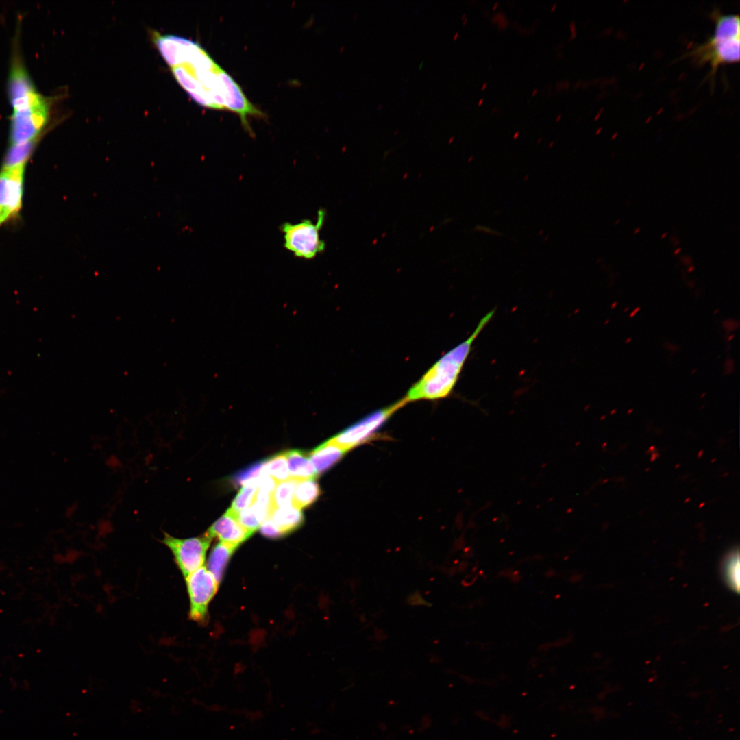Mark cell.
I'll return each mask as SVG.
<instances>
[{
  "label": "cell",
  "instance_id": "5b68a950",
  "mask_svg": "<svg viewBox=\"0 0 740 740\" xmlns=\"http://www.w3.org/2000/svg\"><path fill=\"white\" fill-rule=\"evenodd\" d=\"M325 216V211L320 210L316 223L308 219L295 224L284 223L281 230L284 233V247L295 256L306 259L313 258L323 251L325 243L319 238V231Z\"/></svg>",
  "mask_w": 740,
  "mask_h": 740
},
{
  "label": "cell",
  "instance_id": "b9f144b4",
  "mask_svg": "<svg viewBox=\"0 0 740 740\" xmlns=\"http://www.w3.org/2000/svg\"><path fill=\"white\" fill-rule=\"evenodd\" d=\"M665 235H667V233H665L664 234H663V236H661V238H664V237L665 236Z\"/></svg>",
  "mask_w": 740,
  "mask_h": 740
},
{
  "label": "cell",
  "instance_id": "d590c367",
  "mask_svg": "<svg viewBox=\"0 0 740 740\" xmlns=\"http://www.w3.org/2000/svg\"><path fill=\"white\" fill-rule=\"evenodd\" d=\"M536 92H537V89H534V91L532 92V96L534 95Z\"/></svg>",
  "mask_w": 740,
  "mask_h": 740
},
{
  "label": "cell",
  "instance_id": "ac0fdd59",
  "mask_svg": "<svg viewBox=\"0 0 740 740\" xmlns=\"http://www.w3.org/2000/svg\"><path fill=\"white\" fill-rule=\"evenodd\" d=\"M289 473L285 452L273 456L263 463L262 473L271 476L278 482L291 478Z\"/></svg>",
  "mask_w": 740,
  "mask_h": 740
},
{
  "label": "cell",
  "instance_id": "4fadbf2b",
  "mask_svg": "<svg viewBox=\"0 0 740 740\" xmlns=\"http://www.w3.org/2000/svg\"><path fill=\"white\" fill-rule=\"evenodd\" d=\"M269 517L283 535L296 530L304 521L301 509L293 505L273 508Z\"/></svg>",
  "mask_w": 740,
  "mask_h": 740
},
{
  "label": "cell",
  "instance_id": "ab89813d",
  "mask_svg": "<svg viewBox=\"0 0 740 740\" xmlns=\"http://www.w3.org/2000/svg\"><path fill=\"white\" fill-rule=\"evenodd\" d=\"M631 340H632V338H628V339H627V340H626V341H625V343H629L630 341H631Z\"/></svg>",
  "mask_w": 740,
  "mask_h": 740
},
{
  "label": "cell",
  "instance_id": "7c38bea8",
  "mask_svg": "<svg viewBox=\"0 0 740 740\" xmlns=\"http://www.w3.org/2000/svg\"><path fill=\"white\" fill-rule=\"evenodd\" d=\"M285 455L291 478L297 481L316 478L318 474L308 455L295 449L286 452Z\"/></svg>",
  "mask_w": 740,
  "mask_h": 740
},
{
  "label": "cell",
  "instance_id": "8d00e7d4",
  "mask_svg": "<svg viewBox=\"0 0 740 740\" xmlns=\"http://www.w3.org/2000/svg\"><path fill=\"white\" fill-rule=\"evenodd\" d=\"M518 135H519V132H516L515 134H514V138H517V136Z\"/></svg>",
  "mask_w": 740,
  "mask_h": 740
},
{
  "label": "cell",
  "instance_id": "ee69618b",
  "mask_svg": "<svg viewBox=\"0 0 740 740\" xmlns=\"http://www.w3.org/2000/svg\"><path fill=\"white\" fill-rule=\"evenodd\" d=\"M628 309H629V307H627L626 309H624V312H626Z\"/></svg>",
  "mask_w": 740,
  "mask_h": 740
},
{
  "label": "cell",
  "instance_id": "3957f363",
  "mask_svg": "<svg viewBox=\"0 0 740 740\" xmlns=\"http://www.w3.org/2000/svg\"><path fill=\"white\" fill-rule=\"evenodd\" d=\"M494 313L495 310H492L484 316L468 338L442 356L411 386L403 397L407 404L419 400H438L451 394L473 342Z\"/></svg>",
  "mask_w": 740,
  "mask_h": 740
},
{
  "label": "cell",
  "instance_id": "74e56055",
  "mask_svg": "<svg viewBox=\"0 0 740 740\" xmlns=\"http://www.w3.org/2000/svg\"><path fill=\"white\" fill-rule=\"evenodd\" d=\"M680 250H681V249H680V248H678V249H677V250H676V251L674 252V254H677L678 253H679V251H680Z\"/></svg>",
  "mask_w": 740,
  "mask_h": 740
},
{
  "label": "cell",
  "instance_id": "7bdbcfd3",
  "mask_svg": "<svg viewBox=\"0 0 740 740\" xmlns=\"http://www.w3.org/2000/svg\"><path fill=\"white\" fill-rule=\"evenodd\" d=\"M718 311H719V309H717V310H716L715 311V312L713 313V314H716V313H717V312Z\"/></svg>",
  "mask_w": 740,
  "mask_h": 740
},
{
  "label": "cell",
  "instance_id": "484cf974",
  "mask_svg": "<svg viewBox=\"0 0 740 740\" xmlns=\"http://www.w3.org/2000/svg\"><path fill=\"white\" fill-rule=\"evenodd\" d=\"M378 727L380 730L383 732H386L388 730V725L384 722H380L378 724Z\"/></svg>",
  "mask_w": 740,
  "mask_h": 740
},
{
  "label": "cell",
  "instance_id": "f35d334b",
  "mask_svg": "<svg viewBox=\"0 0 740 740\" xmlns=\"http://www.w3.org/2000/svg\"><path fill=\"white\" fill-rule=\"evenodd\" d=\"M734 336H735V335H734V334H732V335H731V336H730V337H729V338H728V341H730V340H731V339H732V338H733Z\"/></svg>",
  "mask_w": 740,
  "mask_h": 740
},
{
  "label": "cell",
  "instance_id": "52a82bcc",
  "mask_svg": "<svg viewBox=\"0 0 740 740\" xmlns=\"http://www.w3.org/2000/svg\"><path fill=\"white\" fill-rule=\"evenodd\" d=\"M211 541L206 534L199 537L180 539L164 532L162 542L170 550L176 565L186 578L202 567Z\"/></svg>",
  "mask_w": 740,
  "mask_h": 740
},
{
  "label": "cell",
  "instance_id": "e575fe53",
  "mask_svg": "<svg viewBox=\"0 0 740 740\" xmlns=\"http://www.w3.org/2000/svg\"><path fill=\"white\" fill-rule=\"evenodd\" d=\"M693 269H694V267H690V268H689V269H688V271H689V272H691V271H693Z\"/></svg>",
  "mask_w": 740,
  "mask_h": 740
},
{
  "label": "cell",
  "instance_id": "7402d4cb",
  "mask_svg": "<svg viewBox=\"0 0 740 740\" xmlns=\"http://www.w3.org/2000/svg\"><path fill=\"white\" fill-rule=\"evenodd\" d=\"M263 463H257L238 473L233 478V482L236 485H243L249 481L258 478L262 473Z\"/></svg>",
  "mask_w": 740,
  "mask_h": 740
},
{
  "label": "cell",
  "instance_id": "1f68e13d",
  "mask_svg": "<svg viewBox=\"0 0 740 740\" xmlns=\"http://www.w3.org/2000/svg\"><path fill=\"white\" fill-rule=\"evenodd\" d=\"M561 116H562V114H559V115H558V116H557V117H556V121H559V120L560 119Z\"/></svg>",
  "mask_w": 740,
  "mask_h": 740
},
{
  "label": "cell",
  "instance_id": "ffe728a7",
  "mask_svg": "<svg viewBox=\"0 0 740 740\" xmlns=\"http://www.w3.org/2000/svg\"><path fill=\"white\" fill-rule=\"evenodd\" d=\"M297 480L289 478L277 484L272 494L273 508L285 507L292 505L293 493Z\"/></svg>",
  "mask_w": 740,
  "mask_h": 740
},
{
  "label": "cell",
  "instance_id": "5bb4252c",
  "mask_svg": "<svg viewBox=\"0 0 740 740\" xmlns=\"http://www.w3.org/2000/svg\"><path fill=\"white\" fill-rule=\"evenodd\" d=\"M272 510L271 506L254 502L250 506L237 514V519L244 528L253 534L269 517Z\"/></svg>",
  "mask_w": 740,
  "mask_h": 740
},
{
  "label": "cell",
  "instance_id": "cb8c5ba5",
  "mask_svg": "<svg viewBox=\"0 0 740 740\" xmlns=\"http://www.w3.org/2000/svg\"><path fill=\"white\" fill-rule=\"evenodd\" d=\"M432 723H433V718H432V716L431 715V714H430L428 713H424L421 716V717L420 719L419 726V728L417 729V731L419 732H424L425 730L429 729L432 726Z\"/></svg>",
  "mask_w": 740,
  "mask_h": 740
},
{
  "label": "cell",
  "instance_id": "f1b7e54d",
  "mask_svg": "<svg viewBox=\"0 0 740 740\" xmlns=\"http://www.w3.org/2000/svg\"><path fill=\"white\" fill-rule=\"evenodd\" d=\"M617 304V301H614V303H613V304H612V306H611V308H612V309H614V308H615V306H616Z\"/></svg>",
  "mask_w": 740,
  "mask_h": 740
},
{
  "label": "cell",
  "instance_id": "83f0119b",
  "mask_svg": "<svg viewBox=\"0 0 740 740\" xmlns=\"http://www.w3.org/2000/svg\"><path fill=\"white\" fill-rule=\"evenodd\" d=\"M387 703H388V705H390V706H391L392 704L395 705V700H388V701L387 702Z\"/></svg>",
  "mask_w": 740,
  "mask_h": 740
},
{
  "label": "cell",
  "instance_id": "60d3db41",
  "mask_svg": "<svg viewBox=\"0 0 740 740\" xmlns=\"http://www.w3.org/2000/svg\"><path fill=\"white\" fill-rule=\"evenodd\" d=\"M696 371H697V369H694L693 371H692L691 372V374H693V373H694V372H695Z\"/></svg>",
  "mask_w": 740,
  "mask_h": 740
},
{
  "label": "cell",
  "instance_id": "f546056e",
  "mask_svg": "<svg viewBox=\"0 0 740 740\" xmlns=\"http://www.w3.org/2000/svg\"><path fill=\"white\" fill-rule=\"evenodd\" d=\"M486 86H487V83L483 84L482 86V90H484L485 88L486 87Z\"/></svg>",
  "mask_w": 740,
  "mask_h": 740
},
{
  "label": "cell",
  "instance_id": "277c9868",
  "mask_svg": "<svg viewBox=\"0 0 740 740\" xmlns=\"http://www.w3.org/2000/svg\"><path fill=\"white\" fill-rule=\"evenodd\" d=\"M712 16L715 25L713 34L687 53L699 65L708 64L711 75L720 65L739 61L740 44L739 15H725L716 11Z\"/></svg>",
  "mask_w": 740,
  "mask_h": 740
},
{
  "label": "cell",
  "instance_id": "6da1fadb",
  "mask_svg": "<svg viewBox=\"0 0 740 740\" xmlns=\"http://www.w3.org/2000/svg\"><path fill=\"white\" fill-rule=\"evenodd\" d=\"M153 42L178 84L197 103L227 109L238 84L197 42L155 32Z\"/></svg>",
  "mask_w": 740,
  "mask_h": 740
},
{
  "label": "cell",
  "instance_id": "d4e9b609",
  "mask_svg": "<svg viewBox=\"0 0 740 740\" xmlns=\"http://www.w3.org/2000/svg\"><path fill=\"white\" fill-rule=\"evenodd\" d=\"M402 730H403V731H405V732L406 731V732H408L409 734H412V733H413V731H414L413 728H412V727H411V726H410V725H408V724H404V725H403V726H402Z\"/></svg>",
  "mask_w": 740,
  "mask_h": 740
},
{
  "label": "cell",
  "instance_id": "8992f818",
  "mask_svg": "<svg viewBox=\"0 0 740 740\" xmlns=\"http://www.w3.org/2000/svg\"><path fill=\"white\" fill-rule=\"evenodd\" d=\"M406 404L402 397L389 406L371 412L329 440L348 452L371 439L378 429Z\"/></svg>",
  "mask_w": 740,
  "mask_h": 740
},
{
  "label": "cell",
  "instance_id": "f6af8a7d",
  "mask_svg": "<svg viewBox=\"0 0 740 740\" xmlns=\"http://www.w3.org/2000/svg\"><path fill=\"white\" fill-rule=\"evenodd\" d=\"M639 230H640V228H638V229L637 230V231H635V233H637V232H638V231H639Z\"/></svg>",
  "mask_w": 740,
  "mask_h": 740
},
{
  "label": "cell",
  "instance_id": "7a4b0ae2",
  "mask_svg": "<svg viewBox=\"0 0 740 740\" xmlns=\"http://www.w3.org/2000/svg\"><path fill=\"white\" fill-rule=\"evenodd\" d=\"M16 42L14 45L7 80V92L12 112L10 119V144L39 139L50 119L51 99L35 86L22 59Z\"/></svg>",
  "mask_w": 740,
  "mask_h": 740
},
{
  "label": "cell",
  "instance_id": "d6986e66",
  "mask_svg": "<svg viewBox=\"0 0 740 740\" xmlns=\"http://www.w3.org/2000/svg\"><path fill=\"white\" fill-rule=\"evenodd\" d=\"M258 478L243 484L230 508L232 512L237 515L254 503L258 490Z\"/></svg>",
  "mask_w": 740,
  "mask_h": 740
},
{
  "label": "cell",
  "instance_id": "9c48e42d",
  "mask_svg": "<svg viewBox=\"0 0 740 740\" xmlns=\"http://www.w3.org/2000/svg\"><path fill=\"white\" fill-rule=\"evenodd\" d=\"M25 166L0 171V225L21 208Z\"/></svg>",
  "mask_w": 740,
  "mask_h": 740
},
{
  "label": "cell",
  "instance_id": "2e32d148",
  "mask_svg": "<svg viewBox=\"0 0 740 740\" xmlns=\"http://www.w3.org/2000/svg\"><path fill=\"white\" fill-rule=\"evenodd\" d=\"M321 494L319 484L314 479L297 481L295 487L292 505L299 509L312 504Z\"/></svg>",
  "mask_w": 740,
  "mask_h": 740
},
{
  "label": "cell",
  "instance_id": "4dcf8cb0",
  "mask_svg": "<svg viewBox=\"0 0 740 740\" xmlns=\"http://www.w3.org/2000/svg\"><path fill=\"white\" fill-rule=\"evenodd\" d=\"M483 101H484V99L483 98L480 99L479 102H478V105L480 106L483 103Z\"/></svg>",
  "mask_w": 740,
  "mask_h": 740
},
{
  "label": "cell",
  "instance_id": "44dd1931",
  "mask_svg": "<svg viewBox=\"0 0 740 740\" xmlns=\"http://www.w3.org/2000/svg\"><path fill=\"white\" fill-rule=\"evenodd\" d=\"M725 576L729 584L734 589L739 588V554H731L725 563Z\"/></svg>",
  "mask_w": 740,
  "mask_h": 740
},
{
  "label": "cell",
  "instance_id": "ba28073f",
  "mask_svg": "<svg viewBox=\"0 0 740 740\" xmlns=\"http://www.w3.org/2000/svg\"><path fill=\"white\" fill-rule=\"evenodd\" d=\"M190 600V618L199 624L208 620V607L215 595L219 583L212 573L201 567L186 577Z\"/></svg>",
  "mask_w": 740,
  "mask_h": 740
},
{
  "label": "cell",
  "instance_id": "d6a6232c",
  "mask_svg": "<svg viewBox=\"0 0 740 740\" xmlns=\"http://www.w3.org/2000/svg\"><path fill=\"white\" fill-rule=\"evenodd\" d=\"M556 3H554V5H552V8H551V11H554V9L556 8Z\"/></svg>",
  "mask_w": 740,
  "mask_h": 740
},
{
  "label": "cell",
  "instance_id": "8fae6325",
  "mask_svg": "<svg viewBox=\"0 0 740 740\" xmlns=\"http://www.w3.org/2000/svg\"><path fill=\"white\" fill-rule=\"evenodd\" d=\"M347 452L345 449L328 440L308 456L317 474H320L337 463Z\"/></svg>",
  "mask_w": 740,
  "mask_h": 740
},
{
  "label": "cell",
  "instance_id": "bcb514c9",
  "mask_svg": "<svg viewBox=\"0 0 740 740\" xmlns=\"http://www.w3.org/2000/svg\"><path fill=\"white\" fill-rule=\"evenodd\" d=\"M706 393H704L701 397H703Z\"/></svg>",
  "mask_w": 740,
  "mask_h": 740
},
{
  "label": "cell",
  "instance_id": "30bf717a",
  "mask_svg": "<svg viewBox=\"0 0 740 740\" xmlns=\"http://www.w3.org/2000/svg\"><path fill=\"white\" fill-rule=\"evenodd\" d=\"M205 534L212 539L217 537L220 542L236 548L252 534L239 523L237 515L230 509Z\"/></svg>",
  "mask_w": 740,
  "mask_h": 740
},
{
  "label": "cell",
  "instance_id": "9a60e30c",
  "mask_svg": "<svg viewBox=\"0 0 740 740\" xmlns=\"http://www.w3.org/2000/svg\"><path fill=\"white\" fill-rule=\"evenodd\" d=\"M39 139L18 144H10L3 162L2 169L25 166Z\"/></svg>",
  "mask_w": 740,
  "mask_h": 740
},
{
  "label": "cell",
  "instance_id": "836d02e7",
  "mask_svg": "<svg viewBox=\"0 0 740 740\" xmlns=\"http://www.w3.org/2000/svg\"><path fill=\"white\" fill-rule=\"evenodd\" d=\"M497 5H498V3L496 2L493 6V9L495 10L496 8V7L497 6Z\"/></svg>",
  "mask_w": 740,
  "mask_h": 740
},
{
  "label": "cell",
  "instance_id": "4316f807",
  "mask_svg": "<svg viewBox=\"0 0 740 740\" xmlns=\"http://www.w3.org/2000/svg\"><path fill=\"white\" fill-rule=\"evenodd\" d=\"M639 310H640V307H639V306H638V307H637V308L636 309H634V310H633V311L632 312V313H630V317H634V315H635V314H636L637 313V312H638V311H639Z\"/></svg>",
  "mask_w": 740,
  "mask_h": 740
},
{
  "label": "cell",
  "instance_id": "603a6c76",
  "mask_svg": "<svg viewBox=\"0 0 740 740\" xmlns=\"http://www.w3.org/2000/svg\"><path fill=\"white\" fill-rule=\"evenodd\" d=\"M261 533L266 537L278 538L283 536V534L276 527L270 519H265L260 526Z\"/></svg>",
  "mask_w": 740,
  "mask_h": 740
},
{
  "label": "cell",
  "instance_id": "e0dca14e",
  "mask_svg": "<svg viewBox=\"0 0 740 740\" xmlns=\"http://www.w3.org/2000/svg\"><path fill=\"white\" fill-rule=\"evenodd\" d=\"M236 547L230 545L219 542L212 549L208 561V569L212 573L217 582L219 584L224 569L231 556Z\"/></svg>",
  "mask_w": 740,
  "mask_h": 740
}]
</instances>
